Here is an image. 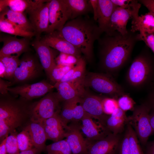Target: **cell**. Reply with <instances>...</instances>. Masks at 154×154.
<instances>
[{
    "label": "cell",
    "instance_id": "cb8c5ba5",
    "mask_svg": "<svg viewBox=\"0 0 154 154\" xmlns=\"http://www.w3.org/2000/svg\"><path fill=\"white\" fill-rule=\"evenodd\" d=\"M127 123L128 117L125 112L118 108L108 116L104 127L110 133L118 135L122 132Z\"/></svg>",
    "mask_w": 154,
    "mask_h": 154
},
{
    "label": "cell",
    "instance_id": "5b68a950",
    "mask_svg": "<svg viewBox=\"0 0 154 154\" xmlns=\"http://www.w3.org/2000/svg\"><path fill=\"white\" fill-rule=\"evenodd\" d=\"M150 58L144 51L136 56L129 67L126 75L127 82L131 86L139 88L148 81L153 70Z\"/></svg>",
    "mask_w": 154,
    "mask_h": 154
},
{
    "label": "cell",
    "instance_id": "9c48e42d",
    "mask_svg": "<svg viewBox=\"0 0 154 154\" xmlns=\"http://www.w3.org/2000/svg\"><path fill=\"white\" fill-rule=\"evenodd\" d=\"M50 0H38L26 12L29 16L35 38L40 39L41 34L46 32L49 23L48 7Z\"/></svg>",
    "mask_w": 154,
    "mask_h": 154
},
{
    "label": "cell",
    "instance_id": "7c38bea8",
    "mask_svg": "<svg viewBox=\"0 0 154 154\" xmlns=\"http://www.w3.org/2000/svg\"><path fill=\"white\" fill-rule=\"evenodd\" d=\"M54 88L52 85L45 81L31 84H25L12 87H9V93L20 97L29 101L45 95Z\"/></svg>",
    "mask_w": 154,
    "mask_h": 154
},
{
    "label": "cell",
    "instance_id": "8992f818",
    "mask_svg": "<svg viewBox=\"0 0 154 154\" xmlns=\"http://www.w3.org/2000/svg\"><path fill=\"white\" fill-rule=\"evenodd\" d=\"M141 4L137 0H131L129 7H116L111 16L106 31L104 33L117 31L122 35L127 34L126 27L129 20H135L139 16Z\"/></svg>",
    "mask_w": 154,
    "mask_h": 154
},
{
    "label": "cell",
    "instance_id": "7dc6e473",
    "mask_svg": "<svg viewBox=\"0 0 154 154\" xmlns=\"http://www.w3.org/2000/svg\"><path fill=\"white\" fill-rule=\"evenodd\" d=\"M42 152L34 147L27 151L20 152L18 154H41Z\"/></svg>",
    "mask_w": 154,
    "mask_h": 154
},
{
    "label": "cell",
    "instance_id": "2e32d148",
    "mask_svg": "<svg viewBox=\"0 0 154 154\" xmlns=\"http://www.w3.org/2000/svg\"><path fill=\"white\" fill-rule=\"evenodd\" d=\"M29 38H21L16 36H4L0 37L3 43L0 50V57L10 56H19L22 53L29 51L30 41Z\"/></svg>",
    "mask_w": 154,
    "mask_h": 154
},
{
    "label": "cell",
    "instance_id": "836d02e7",
    "mask_svg": "<svg viewBox=\"0 0 154 154\" xmlns=\"http://www.w3.org/2000/svg\"><path fill=\"white\" fill-rule=\"evenodd\" d=\"M126 131L128 135L130 154H144L137 135L131 125L127 124Z\"/></svg>",
    "mask_w": 154,
    "mask_h": 154
},
{
    "label": "cell",
    "instance_id": "f1b7e54d",
    "mask_svg": "<svg viewBox=\"0 0 154 154\" xmlns=\"http://www.w3.org/2000/svg\"><path fill=\"white\" fill-rule=\"evenodd\" d=\"M38 0H0V12L6 7L18 12L24 13L35 5Z\"/></svg>",
    "mask_w": 154,
    "mask_h": 154
},
{
    "label": "cell",
    "instance_id": "d6a6232c",
    "mask_svg": "<svg viewBox=\"0 0 154 154\" xmlns=\"http://www.w3.org/2000/svg\"><path fill=\"white\" fill-rule=\"evenodd\" d=\"M47 154H73L65 139L54 142L46 146Z\"/></svg>",
    "mask_w": 154,
    "mask_h": 154
},
{
    "label": "cell",
    "instance_id": "816d5d0a",
    "mask_svg": "<svg viewBox=\"0 0 154 154\" xmlns=\"http://www.w3.org/2000/svg\"><path fill=\"white\" fill-rule=\"evenodd\" d=\"M151 103L154 109V93L152 98Z\"/></svg>",
    "mask_w": 154,
    "mask_h": 154
},
{
    "label": "cell",
    "instance_id": "d590c367",
    "mask_svg": "<svg viewBox=\"0 0 154 154\" xmlns=\"http://www.w3.org/2000/svg\"><path fill=\"white\" fill-rule=\"evenodd\" d=\"M19 148L20 152L27 151L35 147L31 137L26 129L22 130L17 135Z\"/></svg>",
    "mask_w": 154,
    "mask_h": 154
},
{
    "label": "cell",
    "instance_id": "44dd1931",
    "mask_svg": "<svg viewBox=\"0 0 154 154\" xmlns=\"http://www.w3.org/2000/svg\"><path fill=\"white\" fill-rule=\"evenodd\" d=\"M80 98L77 97L64 102L60 115L65 125L70 122H79L85 115L86 112L80 103Z\"/></svg>",
    "mask_w": 154,
    "mask_h": 154
},
{
    "label": "cell",
    "instance_id": "f35d334b",
    "mask_svg": "<svg viewBox=\"0 0 154 154\" xmlns=\"http://www.w3.org/2000/svg\"><path fill=\"white\" fill-rule=\"evenodd\" d=\"M102 104L104 112L108 115H111L115 109L119 108L117 100L114 98H103Z\"/></svg>",
    "mask_w": 154,
    "mask_h": 154
},
{
    "label": "cell",
    "instance_id": "e0dca14e",
    "mask_svg": "<svg viewBox=\"0 0 154 154\" xmlns=\"http://www.w3.org/2000/svg\"><path fill=\"white\" fill-rule=\"evenodd\" d=\"M92 118L86 113L81 120L80 129L87 141H92L100 140L111 133L99 122H96Z\"/></svg>",
    "mask_w": 154,
    "mask_h": 154
},
{
    "label": "cell",
    "instance_id": "4dcf8cb0",
    "mask_svg": "<svg viewBox=\"0 0 154 154\" xmlns=\"http://www.w3.org/2000/svg\"><path fill=\"white\" fill-rule=\"evenodd\" d=\"M1 32L23 37L31 38L35 36L34 32L26 31L17 25L6 20L0 19Z\"/></svg>",
    "mask_w": 154,
    "mask_h": 154
},
{
    "label": "cell",
    "instance_id": "c3c4849f",
    "mask_svg": "<svg viewBox=\"0 0 154 154\" xmlns=\"http://www.w3.org/2000/svg\"><path fill=\"white\" fill-rule=\"evenodd\" d=\"M146 154H154V141L148 145Z\"/></svg>",
    "mask_w": 154,
    "mask_h": 154
},
{
    "label": "cell",
    "instance_id": "3957f363",
    "mask_svg": "<svg viewBox=\"0 0 154 154\" xmlns=\"http://www.w3.org/2000/svg\"><path fill=\"white\" fill-rule=\"evenodd\" d=\"M9 93L0 94V141H3L17 128L24 127L30 120L33 103Z\"/></svg>",
    "mask_w": 154,
    "mask_h": 154
},
{
    "label": "cell",
    "instance_id": "277c9868",
    "mask_svg": "<svg viewBox=\"0 0 154 154\" xmlns=\"http://www.w3.org/2000/svg\"><path fill=\"white\" fill-rule=\"evenodd\" d=\"M84 87L90 88L95 91L109 95L116 100L124 94L123 88L107 73L89 72L82 79Z\"/></svg>",
    "mask_w": 154,
    "mask_h": 154
},
{
    "label": "cell",
    "instance_id": "7a4b0ae2",
    "mask_svg": "<svg viewBox=\"0 0 154 154\" xmlns=\"http://www.w3.org/2000/svg\"><path fill=\"white\" fill-rule=\"evenodd\" d=\"M54 32L77 48L90 62L93 58L94 42L103 33L93 21L80 16L67 22L60 31Z\"/></svg>",
    "mask_w": 154,
    "mask_h": 154
},
{
    "label": "cell",
    "instance_id": "681fc988",
    "mask_svg": "<svg viewBox=\"0 0 154 154\" xmlns=\"http://www.w3.org/2000/svg\"><path fill=\"white\" fill-rule=\"evenodd\" d=\"M5 68L2 62L0 60V77L1 78H5Z\"/></svg>",
    "mask_w": 154,
    "mask_h": 154
},
{
    "label": "cell",
    "instance_id": "ba28073f",
    "mask_svg": "<svg viewBox=\"0 0 154 154\" xmlns=\"http://www.w3.org/2000/svg\"><path fill=\"white\" fill-rule=\"evenodd\" d=\"M150 107L143 104L134 108L132 115L128 117V123L135 131L139 142L145 145L153 133L149 118Z\"/></svg>",
    "mask_w": 154,
    "mask_h": 154
},
{
    "label": "cell",
    "instance_id": "ee69618b",
    "mask_svg": "<svg viewBox=\"0 0 154 154\" xmlns=\"http://www.w3.org/2000/svg\"><path fill=\"white\" fill-rule=\"evenodd\" d=\"M115 5L117 7L123 8L128 7L130 3L131 0H111Z\"/></svg>",
    "mask_w": 154,
    "mask_h": 154
},
{
    "label": "cell",
    "instance_id": "f546056e",
    "mask_svg": "<svg viewBox=\"0 0 154 154\" xmlns=\"http://www.w3.org/2000/svg\"><path fill=\"white\" fill-rule=\"evenodd\" d=\"M71 14V19L86 14L92 8L89 1L66 0Z\"/></svg>",
    "mask_w": 154,
    "mask_h": 154
},
{
    "label": "cell",
    "instance_id": "603a6c76",
    "mask_svg": "<svg viewBox=\"0 0 154 154\" xmlns=\"http://www.w3.org/2000/svg\"><path fill=\"white\" fill-rule=\"evenodd\" d=\"M23 127L29 133L35 147L42 152L46 151L47 139L42 123L30 120Z\"/></svg>",
    "mask_w": 154,
    "mask_h": 154
},
{
    "label": "cell",
    "instance_id": "83f0119b",
    "mask_svg": "<svg viewBox=\"0 0 154 154\" xmlns=\"http://www.w3.org/2000/svg\"><path fill=\"white\" fill-rule=\"evenodd\" d=\"M86 73L85 59L81 57L78 59L76 65L65 75L59 82H70L79 80L83 78Z\"/></svg>",
    "mask_w": 154,
    "mask_h": 154
},
{
    "label": "cell",
    "instance_id": "f6af8a7d",
    "mask_svg": "<svg viewBox=\"0 0 154 154\" xmlns=\"http://www.w3.org/2000/svg\"><path fill=\"white\" fill-rule=\"evenodd\" d=\"M89 2L93 9L94 20L97 21L98 7V0H90Z\"/></svg>",
    "mask_w": 154,
    "mask_h": 154
},
{
    "label": "cell",
    "instance_id": "b9f144b4",
    "mask_svg": "<svg viewBox=\"0 0 154 154\" xmlns=\"http://www.w3.org/2000/svg\"><path fill=\"white\" fill-rule=\"evenodd\" d=\"M12 84L9 82L6 81L0 78V94L6 95L9 93L8 88Z\"/></svg>",
    "mask_w": 154,
    "mask_h": 154
},
{
    "label": "cell",
    "instance_id": "ffe728a7",
    "mask_svg": "<svg viewBox=\"0 0 154 154\" xmlns=\"http://www.w3.org/2000/svg\"><path fill=\"white\" fill-rule=\"evenodd\" d=\"M31 44L35 50L40 64L48 77L52 70L57 65L53 50L40 39L35 38Z\"/></svg>",
    "mask_w": 154,
    "mask_h": 154
},
{
    "label": "cell",
    "instance_id": "ab89813d",
    "mask_svg": "<svg viewBox=\"0 0 154 154\" xmlns=\"http://www.w3.org/2000/svg\"><path fill=\"white\" fill-rule=\"evenodd\" d=\"M139 33L141 40L145 42L154 54V35L143 32Z\"/></svg>",
    "mask_w": 154,
    "mask_h": 154
},
{
    "label": "cell",
    "instance_id": "7402d4cb",
    "mask_svg": "<svg viewBox=\"0 0 154 154\" xmlns=\"http://www.w3.org/2000/svg\"><path fill=\"white\" fill-rule=\"evenodd\" d=\"M58 113L41 123L42 124L47 139L56 142L65 137V128L67 125L63 123Z\"/></svg>",
    "mask_w": 154,
    "mask_h": 154
},
{
    "label": "cell",
    "instance_id": "d6986e66",
    "mask_svg": "<svg viewBox=\"0 0 154 154\" xmlns=\"http://www.w3.org/2000/svg\"><path fill=\"white\" fill-rule=\"evenodd\" d=\"M40 40L61 53L72 56L78 59L82 53L70 43L58 35L55 32L47 34L40 38Z\"/></svg>",
    "mask_w": 154,
    "mask_h": 154
},
{
    "label": "cell",
    "instance_id": "8fae6325",
    "mask_svg": "<svg viewBox=\"0 0 154 154\" xmlns=\"http://www.w3.org/2000/svg\"><path fill=\"white\" fill-rule=\"evenodd\" d=\"M43 69L35 57L26 52L21 59L13 78L14 83L26 82L35 78Z\"/></svg>",
    "mask_w": 154,
    "mask_h": 154
},
{
    "label": "cell",
    "instance_id": "8d00e7d4",
    "mask_svg": "<svg viewBox=\"0 0 154 154\" xmlns=\"http://www.w3.org/2000/svg\"><path fill=\"white\" fill-rule=\"evenodd\" d=\"M17 134L15 130L7 137L6 145L7 154H18L20 152L17 139Z\"/></svg>",
    "mask_w": 154,
    "mask_h": 154
},
{
    "label": "cell",
    "instance_id": "d4e9b609",
    "mask_svg": "<svg viewBox=\"0 0 154 154\" xmlns=\"http://www.w3.org/2000/svg\"><path fill=\"white\" fill-rule=\"evenodd\" d=\"M97 20L98 25L103 33L107 31L112 15L117 7L111 0H98Z\"/></svg>",
    "mask_w": 154,
    "mask_h": 154
},
{
    "label": "cell",
    "instance_id": "bcb514c9",
    "mask_svg": "<svg viewBox=\"0 0 154 154\" xmlns=\"http://www.w3.org/2000/svg\"><path fill=\"white\" fill-rule=\"evenodd\" d=\"M7 137L3 141L0 142V154H7V151L6 145Z\"/></svg>",
    "mask_w": 154,
    "mask_h": 154
},
{
    "label": "cell",
    "instance_id": "e575fe53",
    "mask_svg": "<svg viewBox=\"0 0 154 154\" xmlns=\"http://www.w3.org/2000/svg\"><path fill=\"white\" fill-rule=\"evenodd\" d=\"M74 66V64H57L51 71L48 78L54 84L59 82Z\"/></svg>",
    "mask_w": 154,
    "mask_h": 154
},
{
    "label": "cell",
    "instance_id": "5bb4252c",
    "mask_svg": "<svg viewBox=\"0 0 154 154\" xmlns=\"http://www.w3.org/2000/svg\"><path fill=\"white\" fill-rule=\"evenodd\" d=\"M88 141L86 154H117L121 142L119 134L112 133L100 140Z\"/></svg>",
    "mask_w": 154,
    "mask_h": 154
},
{
    "label": "cell",
    "instance_id": "ac0fdd59",
    "mask_svg": "<svg viewBox=\"0 0 154 154\" xmlns=\"http://www.w3.org/2000/svg\"><path fill=\"white\" fill-rule=\"evenodd\" d=\"M83 78L73 82H59L54 84L60 102L80 97L85 93L86 91L83 84Z\"/></svg>",
    "mask_w": 154,
    "mask_h": 154
},
{
    "label": "cell",
    "instance_id": "484cf974",
    "mask_svg": "<svg viewBox=\"0 0 154 154\" xmlns=\"http://www.w3.org/2000/svg\"><path fill=\"white\" fill-rule=\"evenodd\" d=\"M0 19L8 21L26 31L34 32L32 26L24 13L14 11L6 7L0 12Z\"/></svg>",
    "mask_w": 154,
    "mask_h": 154
},
{
    "label": "cell",
    "instance_id": "f907efd6",
    "mask_svg": "<svg viewBox=\"0 0 154 154\" xmlns=\"http://www.w3.org/2000/svg\"><path fill=\"white\" fill-rule=\"evenodd\" d=\"M149 118L150 122L153 132H154V111L151 114H150Z\"/></svg>",
    "mask_w": 154,
    "mask_h": 154
},
{
    "label": "cell",
    "instance_id": "7bdbcfd3",
    "mask_svg": "<svg viewBox=\"0 0 154 154\" xmlns=\"http://www.w3.org/2000/svg\"><path fill=\"white\" fill-rule=\"evenodd\" d=\"M138 1L140 3L145 7L149 11L154 14V0H141Z\"/></svg>",
    "mask_w": 154,
    "mask_h": 154
},
{
    "label": "cell",
    "instance_id": "60d3db41",
    "mask_svg": "<svg viewBox=\"0 0 154 154\" xmlns=\"http://www.w3.org/2000/svg\"><path fill=\"white\" fill-rule=\"evenodd\" d=\"M119 151V154H130L128 135L126 131L123 139L121 141Z\"/></svg>",
    "mask_w": 154,
    "mask_h": 154
},
{
    "label": "cell",
    "instance_id": "1f68e13d",
    "mask_svg": "<svg viewBox=\"0 0 154 154\" xmlns=\"http://www.w3.org/2000/svg\"><path fill=\"white\" fill-rule=\"evenodd\" d=\"M19 57L10 56L0 57L5 68V78L7 79H13L15 72L20 62Z\"/></svg>",
    "mask_w": 154,
    "mask_h": 154
},
{
    "label": "cell",
    "instance_id": "6da1fadb",
    "mask_svg": "<svg viewBox=\"0 0 154 154\" xmlns=\"http://www.w3.org/2000/svg\"><path fill=\"white\" fill-rule=\"evenodd\" d=\"M104 33L98 40L99 63L109 74L116 73L126 63L135 44L141 40L139 33L130 29L125 35L117 31Z\"/></svg>",
    "mask_w": 154,
    "mask_h": 154
},
{
    "label": "cell",
    "instance_id": "30bf717a",
    "mask_svg": "<svg viewBox=\"0 0 154 154\" xmlns=\"http://www.w3.org/2000/svg\"><path fill=\"white\" fill-rule=\"evenodd\" d=\"M48 13L47 34L60 31L68 20L71 19V14L66 0H50Z\"/></svg>",
    "mask_w": 154,
    "mask_h": 154
},
{
    "label": "cell",
    "instance_id": "52a82bcc",
    "mask_svg": "<svg viewBox=\"0 0 154 154\" xmlns=\"http://www.w3.org/2000/svg\"><path fill=\"white\" fill-rule=\"evenodd\" d=\"M60 101L57 92H50L39 101L33 103L30 120L42 122L60 113Z\"/></svg>",
    "mask_w": 154,
    "mask_h": 154
},
{
    "label": "cell",
    "instance_id": "4fadbf2b",
    "mask_svg": "<svg viewBox=\"0 0 154 154\" xmlns=\"http://www.w3.org/2000/svg\"><path fill=\"white\" fill-rule=\"evenodd\" d=\"M65 130V139L73 154H86L88 141L83 137L79 122H71Z\"/></svg>",
    "mask_w": 154,
    "mask_h": 154
},
{
    "label": "cell",
    "instance_id": "4316f807",
    "mask_svg": "<svg viewBox=\"0 0 154 154\" xmlns=\"http://www.w3.org/2000/svg\"><path fill=\"white\" fill-rule=\"evenodd\" d=\"M131 31L133 32H143L154 35V14L149 11L141 15L131 22Z\"/></svg>",
    "mask_w": 154,
    "mask_h": 154
},
{
    "label": "cell",
    "instance_id": "74e56055",
    "mask_svg": "<svg viewBox=\"0 0 154 154\" xmlns=\"http://www.w3.org/2000/svg\"><path fill=\"white\" fill-rule=\"evenodd\" d=\"M117 101L118 107L125 112L128 110H133L135 108V102L126 94L119 97Z\"/></svg>",
    "mask_w": 154,
    "mask_h": 154
},
{
    "label": "cell",
    "instance_id": "9a60e30c",
    "mask_svg": "<svg viewBox=\"0 0 154 154\" xmlns=\"http://www.w3.org/2000/svg\"><path fill=\"white\" fill-rule=\"evenodd\" d=\"M103 98L88 93L86 91L80 98V103L86 113L92 118L98 120L104 126L109 115L104 113L102 104Z\"/></svg>",
    "mask_w": 154,
    "mask_h": 154
}]
</instances>
